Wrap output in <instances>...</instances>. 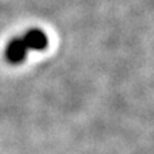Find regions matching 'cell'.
<instances>
[{
    "instance_id": "cell-1",
    "label": "cell",
    "mask_w": 154,
    "mask_h": 154,
    "mask_svg": "<svg viewBox=\"0 0 154 154\" xmlns=\"http://www.w3.org/2000/svg\"><path fill=\"white\" fill-rule=\"evenodd\" d=\"M23 44L26 46L27 51H42L46 50L49 46V37L40 29H30L26 30L24 33L20 36Z\"/></svg>"
}]
</instances>
